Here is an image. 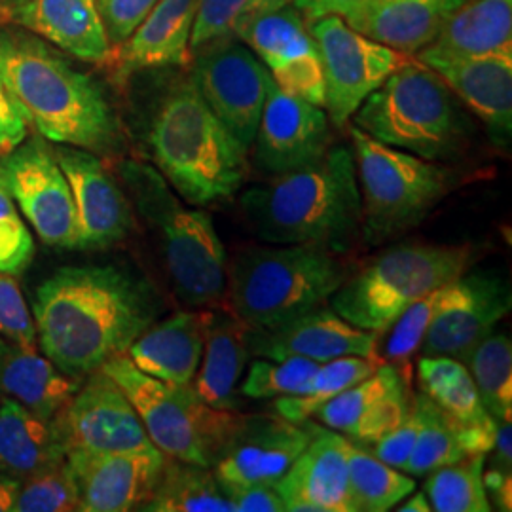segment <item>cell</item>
<instances>
[{"label":"cell","mask_w":512,"mask_h":512,"mask_svg":"<svg viewBox=\"0 0 512 512\" xmlns=\"http://www.w3.org/2000/svg\"><path fill=\"white\" fill-rule=\"evenodd\" d=\"M71 511H78V492L65 459L23 478L12 512Z\"/></svg>","instance_id":"obj_43"},{"label":"cell","mask_w":512,"mask_h":512,"mask_svg":"<svg viewBox=\"0 0 512 512\" xmlns=\"http://www.w3.org/2000/svg\"><path fill=\"white\" fill-rule=\"evenodd\" d=\"M33 258L35 241L0 173V272L19 275L29 268Z\"/></svg>","instance_id":"obj_44"},{"label":"cell","mask_w":512,"mask_h":512,"mask_svg":"<svg viewBox=\"0 0 512 512\" xmlns=\"http://www.w3.org/2000/svg\"><path fill=\"white\" fill-rule=\"evenodd\" d=\"M209 317L211 311H177L150 325L126 351L129 361L156 380L192 384L202 361Z\"/></svg>","instance_id":"obj_27"},{"label":"cell","mask_w":512,"mask_h":512,"mask_svg":"<svg viewBox=\"0 0 512 512\" xmlns=\"http://www.w3.org/2000/svg\"><path fill=\"white\" fill-rule=\"evenodd\" d=\"M249 353L260 359L304 357L327 363L338 357L357 355L380 359V334L351 325L334 310L323 306L306 311L291 321L270 329H249ZM384 359V357H382Z\"/></svg>","instance_id":"obj_21"},{"label":"cell","mask_w":512,"mask_h":512,"mask_svg":"<svg viewBox=\"0 0 512 512\" xmlns=\"http://www.w3.org/2000/svg\"><path fill=\"white\" fill-rule=\"evenodd\" d=\"M412 408L418 418V437L404 473L427 476L444 465L469 458L459 442L458 423L448 418L427 395H414Z\"/></svg>","instance_id":"obj_38"},{"label":"cell","mask_w":512,"mask_h":512,"mask_svg":"<svg viewBox=\"0 0 512 512\" xmlns=\"http://www.w3.org/2000/svg\"><path fill=\"white\" fill-rule=\"evenodd\" d=\"M484 467L486 456L476 454L433 471L423 488L431 511H492V501L484 488Z\"/></svg>","instance_id":"obj_39"},{"label":"cell","mask_w":512,"mask_h":512,"mask_svg":"<svg viewBox=\"0 0 512 512\" xmlns=\"http://www.w3.org/2000/svg\"><path fill=\"white\" fill-rule=\"evenodd\" d=\"M348 471L351 512L391 511L416 490L414 478L353 442H349Z\"/></svg>","instance_id":"obj_36"},{"label":"cell","mask_w":512,"mask_h":512,"mask_svg":"<svg viewBox=\"0 0 512 512\" xmlns=\"http://www.w3.org/2000/svg\"><path fill=\"white\" fill-rule=\"evenodd\" d=\"M241 211L249 230L266 243L348 251L361 232L353 150L329 147L317 162L245 190Z\"/></svg>","instance_id":"obj_3"},{"label":"cell","mask_w":512,"mask_h":512,"mask_svg":"<svg viewBox=\"0 0 512 512\" xmlns=\"http://www.w3.org/2000/svg\"><path fill=\"white\" fill-rule=\"evenodd\" d=\"M0 336L23 348H35L37 327L14 275L0 272Z\"/></svg>","instance_id":"obj_45"},{"label":"cell","mask_w":512,"mask_h":512,"mask_svg":"<svg viewBox=\"0 0 512 512\" xmlns=\"http://www.w3.org/2000/svg\"><path fill=\"white\" fill-rule=\"evenodd\" d=\"M29 137V122L0 76V156L10 154Z\"/></svg>","instance_id":"obj_48"},{"label":"cell","mask_w":512,"mask_h":512,"mask_svg":"<svg viewBox=\"0 0 512 512\" xmlns=\"http://www.w3.org/2000/svg\"><path fill=\"white\" fill-rule=\"evenodd\" d=\"M414 401L410 380L389 363L363 382L323 404L311 418L353 444L372 446L408 416Z\"/></svg>","instance_id":"obj_23"},{"label":"cell","mask_w":512,"mask_h":512,"mask_svg":"<svg viewBox=\"0 0 512 512\" xmlns=\"http://www.w3.org/2000/svg\"><path fill=\"white\" fill-rule=\"evenodd\" d=\"M376 141L431 162H448L471 143V120L439 74L412 57L353 114Z\"/></svg>","instance_id":"obj_5"},{"label":"cell","mask_w":512,"mask_h":512,"mask_svg":"<svg viewBox=\"0 0 512 512\" xmlns=\"http://www.w3.org/2000/svg\"><path fill=\"white\" fill-rule=\"evenodd\" d=\"M330 147L327 110L268 86L256 129L255 164L266 177H279L317 162Z\"/></svg>","instance_id":"obj_18"},{"label":"cell","mask_w":512,"mask_h":512,"mask_svg":"<svg viewBox=\"0 0 512 512\" xmlns=\"http://www.w3.org/2000/svg\"><path fill=\"white\" fill-rule=\"evenodd\" d=\"M152 162L190 205L232 198L247 173V152L203 101L192 78L173 82L158 99L147 133Z\"/></svg>","instance_id":"obj_4"},{"label":"cell","mask_w":512,"mask_h":512,"mask_svg":"<svg viewBox=\"0 0 512 512\" xmlns=\"http://www.w3.org/2000/svg\"><path fill=\"white\" fill-rule=\"evenodd\" d=\"M291 4V0H200L190 38V59L220 42L239 40L255 19Z\"/></svg>","instance_id":"obj_40"},{"label":"cell","mask_w":512,"mask_h":512,"mask_svg":"<svg viewBox=\"0 0 512 512\" xmlns=\"http://www.w3.org/2000/svg\"><path fill=\"white\" fill-rule=\"evenodd\" d=\"M23 2H27V0H0V8L10 14L14 8H18Z\"/></svg>","instance_id":"obj_53"},{"label":"cell","mask_w":512,"mask_h":512,"mask_svg":"<svg viewBox=\"0 0 512 512\" xmlns=\"http://www.w3.org/2000/svg\"><path fill=\"white\" fill-rule=\"evenodd\" d=\"M385 361L346 355L327 363H321L317 372L311 376L308 385L298 393L289 397H277L275 412L294 423L310 420L323 404L329 403L349 387L359 384L372 376Z\"/></svg>","instance_id":"obj_35"},{"label":"cell","mask_w":512,"mask_h":512,"mask_svg":"<svg viewBox=\"0 0 512 512\" xmlns=\"http://www.w3.org/2000/svg\"><path fill=\"white\" fill-rule=\"evenodd\" d=\"M344 281L342 262L323 247L251 249L230 268V306L249 329H270L323 306Z\"/></svg>","instance_id":"obj_7"},{"label":"cell","mask_w":512,"mask_h":512,"mask_svg":"<svg viewBox=\"0 0 512 512\" xmlns=\"http://www.w3.org/2000/svg\"><path fill=\"white\" fill-rule=\"evenodd\" d=\"M512 48V0H467L423 50L476 55Z\"/></svg>","instance_id":"obj_32"},{"label":"cell","mask_w":512,"mask_h":512,"mask_svg":"<svg viewBox=\"0 0 512 512\" xmlns=\"http://www.w3.org/2000/svg\"><path fill=\"white\" fill-rule=\"evenodd\" d=\"M19 484H21V480L18 478L0 473V512L14 511Z\"/></svg>","instance_id":"obj_51"},{"label":"cell","mask_w":512,"mask_h":512,"mask_svg":"<svg viewBox=\"0 0 512 512\" xmlns=\"http://www.w3.org/2000/svg\"><path fill=\"white\" fill-rule=\"evenodd\" d=\"M461 363L467 366L486 412L497 421H511V338L505 332L492 330Z\"/></svg>","instance_id":"obj_37"},{"label":"cell","mask_w":512,"mask_h":512,"mask_svg":"<svg viewBox=\"0 0 512 512\" xmlns=\"http://www.w3.org/2000/svg\"><path fill=\"white\" fill-rule=\"evenodd\" d=\"M319 366L321 363L304 357H289L281 361L256 359L241 385V395L249 399H277L298 395Z\"/></svg>","instance_id":"obj_42"},{"label":"cell","mask_w":512,"mask_h":512,"mask_svg":"<svg viewBox=\"0 0 512 512\" xmlns=\"http://www.w3.org/2000/svg\"><path fill=\"white\" fill-rule=\"evenodd\" d=\"M459 101L486 126L492 143L509 148L512 137V48L476 55L418 52Z\"/></svg>","instance_id":"obj_20"},{"label":"cell","mask_w":512,"mask_h":512,"mask_svg":"<svg viewBox=\"0 0 512 512\" xmlns=\"http://www.w3.org/2000/svg\"><path fill=\"white\" fill-rule=\"evenodd\" d=\"M349 440L332 429H313L304 452L275 484L289 512H351Z\"/></svg>","instance_id":"obj_24"},{"label":"cell","mask_w":512,"mask_h":512,"mask_svg":"<svg viewBox=\"0 0 512 512\" xmlns=\"http://www.w3.org/2000/svg\"><path fill=\"white\" fill-rule=\"evenodd\" d=\"M311 429L279 414L239 416L238 425L226 442L213 473L224 492L272 484L275 486L311 439Z\"/></svg>","instance_id":"obj_16"},{"label":"cell","mask_w":512,"mask_h":512,"mask_svg":"<svg viewBox=\"0 0 512 512\" xmlns=\"http://www.w3.org/2000/svg\"><path fill=\"white\" fill-rule=\"evenodd\" d=\"M349 135L361 194V232L370 245L416 228L458 186L456 173L440 162L384 145L357 126Z\"/></svg>","instance_id":"obj_9"},{"label":"cell","mask_w":512,"mask_h":512,"mask_svg":"<svg viewBox=\"0 0 512 512\" xmlns=\"http://www.w3.org/2000/svg\"><path fill=\"white\" fill-rule=\"evenodd\" d=\"M365 0H291L294 8L311 21V19L340 16L348 18Z\"/></svg>","instance_id":"obj_50"},{"label":"cell","mask_w":512,"mask_h":512,"mask_svg":"<svg viewBox=\"0 0 512 512\" xmlns=\"http://www.w3.org/2000/svg\"><path fill=\"white\" fill-rule=\"evenodd\" d=\"M467 0H365L346 21L366 37L414 55L429 46Z\"/></svg>","instance_id":"obj_28"},{"label":"cell","mask_w":512,"mask_h":512,"mask_svg":"<svg viewBox=\"0 0 512 512\" xmlns=\"http://www.w3.org/2000/svg\"><path fill=\"white\" fill-rule=\"evenodd\" d=\"M0 173L38 238L55 249L74 251L78 232L73 192L46 139L27 137L2 156Z\"/></svg>","instance_id":"obj_13"},{"label":"cell","mask_w":512,"mask_h":512,"mask_svg":"<svg viewBox=\"0 0 512 512\" xmlns=\"http://www.w3.org/2000/svg\"><path fill=\"white\" fill-rule=\"evenodd\" d=\"M21 29L90 63L112 59L97 0H27L10 12Z\"/></svg>","instance_id":"obj_25"},{"label":"cell","mask_w":512,"mask_h":512,"mask_svg":"<svg viewBox=\"0 0 512 512\" xmlns=\"http://www.w3.org/2000/svg\"><path fill=\"white\" fill-rule=\"evenodd\" d=\"M416 437H418V418L414 408H410L408 416L391 433L374 442L370 448H372V454L380 461L404 473V467L412 454Z\"/></svg>","instance_id":"obj_47"},{"label":"cell","mask_w":512,"mask_h":512,"mask_svg":"<svg viewBox=\"0 0 512 512\" xmlns=\"http://www.w3.org/2000/svg\"><path fill=\"white\" fill-rule=\"evenodd\" d=\"M234 512H285V501L272 484H256L224 492Z\"/></svg>","instance_id":"obj_49"},{"label":"cell","mask_w":512,"mask_h":512,"mask_svg":"<svg viewBox=\"0 0 512 512\" xmlns=\"http://www.w3.org/2000/svg\"><path fill=\"white\" fill-rule=\"evenodd\" d=\"M308 23L321 55L325 110L330 122L342 128L366 97L412 55L366 37L340 16L311 19Z\"/></svg>","instance_id":"obj_11"},{"label":"cell","mask_w":512,"mask_h":512,"mask_svg":"<svg viewBox=\"0 0 512 512\" xmlns=\"http://www.w3.org/2000/svg\"><path fill=\"white\" fill-rule=\"evenodd\" d=\"M0 76L46 141L97 156L124 147L120 120L103 88L46 40L29 31L0 29Z\"/></svg>","instance_id":"obj_2"},{"label":"cell","mask_w":512,"mask_h":512,"mask_svg":"<svg viewBox=\"0 0 512 512\" xmlns=\"http://www.w3.org/2000/svg\"><path fill=\"white\" fill-rule=\"evenodd\" d=\"M200 0H158L147 18L116 52L118 76L150 69L184 67L190 61V38Z\"/></svg>","instance_id":"obj_26"},{"label":"cell","mask_w":512,"mask_h":512,"mask_svg":"<svg viewBox=\"0 0 512 512\" xmlns=\"http://www.w3.org/2000/svg\"><path fill=\"white\" fill-rule=\"evenodd\" d=\"M418 385L421 393L458 425L490 418L467 366L454 357L423 355L418 361Z\"/></svg>","instance_id":"obj_34"},{"label":"cell","mask_w":512,"mask_h":512,"mask_svg":"<svg viewBox=\"0 0 512 512\" xmlns=\"http://www.w3.org/2000/svg\"><path fill=\"white\" fill-rule=\"evenodd\" d=\"M158 308L147 281L124 268L69 266L38 287L33 319L46 357L78 380L124 355Z\"/></svg>","instance_id":"obj_1"},{"label":"cell","mask_w":512,"mask_h":512,"mask_svg":"<svg viewBox=\"0 0 512 512\" xmlns=\"http://www.w3.org/2000/svg\"><path fill=\"white\" fill-rule=\"evenodd\" d=\"M165 456L95 454L69 450L67 465L78 492L80 512H126L141 509L164 473Z\"/></svg>","instance_id":"obj_22"},{"label":"cell","mask_w":512,"mask_h":512,"mask_svg":"<svg viewBox=\"0 0 512 512\" xmlns=\"http://www.w3.org/2000/svg\"><path fill=\"white\" fill-rule=\"evenodd\" d=\"M444 291H446V285L435 289L433 293L425 294L412 306H408L397 317V321L387 329L389 336H387L382 357L385 363L399 368L404 378L410 382H412L410 359L414 357L416 351H420L421 342L442 304Z\"/></svg>","instance_id":"obj_41"},{"label":"cell","mask_w":512,"mask_h":512,"mask_svg":"<svg viewBox=\"0 0 512 512\" xmlns=\"http://www.w3.org/2000/svg\"><path fill=\"white\" fill-rule=\"evenodd\" d=\"M412 495V494H410ZM403 505L399 507L401 512H429L431 511V505H429V499L423 492L412 495L408 501H401Z\"/></svg>","instance_id":"obj_52"},{"label":"cell","mask_w":512,"mask_h":512,"mask_svg":"<svg viewBox=\"0 0 512 512\" xmlns=\"http://www.w3.org/2000/svg\"><path fill=\"white\" fill-rule=\"evenodd\" d=\"M131 202L154 232L165 270L184 306L217 304L226 289V249L209 213L184 205L162 173L135 160L118 165Z\"/></svg>","instance_id":"obj_6"},{"label":"cell","mask_w":512,"mask_h":512,"mask_svg":"<svg viewBox=\"0 0 512 512\" xmlns=\"http://www.w3.org/2000/svg\"><path fill=\"white\" fill-rule=\"evenodd\" d=\"M78 389L35 348H23L0 336V397L21 404L42 418H57Z\"/></svg>","instance_id":"obj_29"},{"label":"cell","mask_w":512,"mask_h":512,"mask_svg":"<svg viewBox=\"0 0 512 512\" xmlns=\"http://www.w3.org/2000/svg\"><path fill=\"white\" fill-rule=\"evenodd\" d=\"M475 256L471 245H395L344 281L330 308L359 329L384 334L416 300L469 272Z\"/></svg>","instance_id":"obj_8"},{"label":"cell","mask_w":512,"mask_h":512,"mask_svg":"<svg viewBox=\"0 0 512 512\" xmlns=\"http://www.w3.org/2000/svg\"><path fill=\"white\" fill-rule=\"evenodd\" d=\"M158 0H97L110 46H120L147 18Z\"/></svg>","instance_id":"obj_46"},{"label":"cell","mask_w":512,"mask_h":512,"mask_svg":"<svg viewBox=\"0 0 512 512\" xmlns=\"http://www.w3.org/2000/svg\"><path fill=\"white\" fill-rule=\"evenodd\" d=\"M188 76L239 147L249 152L272 82L253 50L241 40L205 48L192 55Z\"/></svg>","instance_id":"obj_12"},{"label":"cell","mask_w":512,"mask_h":512,"mask_svg":"<svg viewBox=\"0 0 512 512\" xmlns=\"http://www.w3.org/2000/svg\"><path fill=\"white\" fill-rule=\"evenodd\" d=\"M141 511L234 512V507L211 467L167 458L164 473Z\"/></svg>","instance_id":"obj_33"},{"label":"cell","mask_w":512,"mask_h":512,"mask_svg":"<svg viewBox=\"0 0 512 512\" xmlns=\"http://www.w3.org/2000/svg\"><path fill=\"white\" fill-rule=\"evenodd\" d=\"M59 418H42L10 399L0 401V473L23 480L67 459Z\"/></svg>","instance_id":"obj_30"},{"label":"cell","mask_w":512,"mask_h":512,"mask_svg":"<svg viewBox=\"0 0 512 512\" xmlns=\"http://www.w3.org/2000/svg\"><path fill=\"white\" fill-rule=\"evenodd\" d=\"M99 370L120 385L148 439L165 458L213 469L241 414L203 403L192 384H167L148 376L126 353L112 357Z\"/></svg>","instance_id":"obj_10"},{"label":"cell","mask_w":512,"mask_h":512,"mask_svg":"<svg viewBox=\"0 0 512 512\" xmlns=\"http://www.w3.org/2000/svg\"><path fill=\"white\" fill-rule=\"evenodd\" d=\"M239 40L253 50L277 88L325 109L321 55L308 19L293 4L255 19Z\"/></svg>","instance_id":"obj_17"},{"label":"cell","mask_w":512,"mask_h":512,"mask_svg":"<svg viewBox=\"0 0 512 512\" xmlns=\"http://www.w3.org/2000/svg\"><path fill=\"white\" fill-rule=\"evenodd\" d=\"M54 154L73 192L76 249H107L128 238L133 228L128 196L101 158L90 150L67 145H55Z\"/></svg>","instance_id":"obj_19"},{"label":"cell","mask_w":512,"mask_h":512,"mask_svg":"<svg viewBox=\"0 0 512 512\" xmlns=\"http://www.w3.org/2000/svg\"><path fill=\"white\" fill-rule=\"evenodd\" d=\"M247 334L249 327L234 313L211 311L202 370L192 380V387L203 403L219 410H234L238 406L236 385L251 355Z\"/></svg>","instance_id":"obj_31"},{"label":"cell","mask_w":512,"mask_h":512,"mask_svg":"<svg viewBox=\"0 0 512 512\" xmlns=\"http://www.w3.org/2000/svg\"><path fill=\"white\" fill-rule=\"evenodd\" d=\"M69 450L95 454H147L158 448L126 393L103 370L76 389L57 416Z\"/></svg>","instance_id":"obj_14"},{"label":"cell","mask_w":512,"mask_h":512,"mask_svg":"<svg viewBox=\"0 0 512 512\" xmlns=\"http://www.w3.org/2000/svg\"><path fill=\"white\" fill-rule=\"evenodd\" d=\"M511 287L494 272H465L446 285L437 315L421 342L423 355L463 361L511 311Z\"/></svg>","instance_id":"obj_15"}]
</instances>
